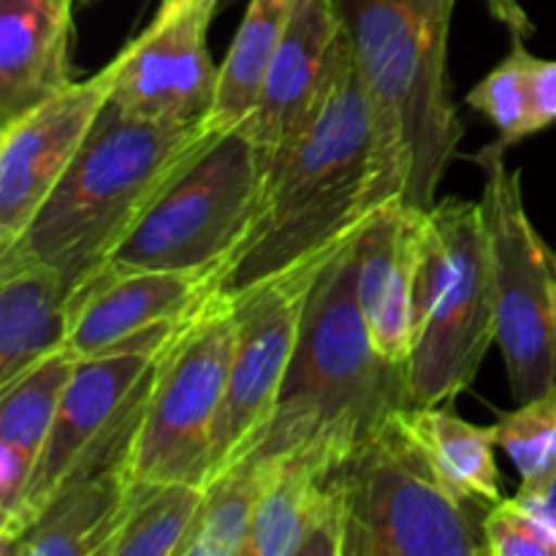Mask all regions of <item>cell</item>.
<instances>
[{
  "label": "cell",
  "instance_id": "cell-1",
  "mask_svg": "<svg viewBox=\"0 0 556 556\" xmlns=\"http://www.w3.org/2000/svg\"><path fill=\"white\" fill-rule=\"evenodd\" d=\"M362 226L337 244L309 291L277 410L253 454H304L340 467L358 443L410 405L405 367L380 356L358 304Z\"/></svg>",
  "mask_w": 556,
  "mask_h": 556
},
{
  "label": "cell",
  "instance_id": "cell-2",
  "mask_svg": "<svg viewBox=\"0 0 556 556\" xmlns=\"http://www.w3.org/2000/svg\"><path fill=\"white\" fill-rule=\"evenodd\" d=\"M456 0H351L353 60L378 139V206L413 210L434 193L462 141L448 85V30Z\"/></svg>",
  "mask_w": 556,
  "mask_h": 556
},
{
  "label": "cell",
  "instance_id": "cell-3",
  "mask_svg": "<svg viewBox=\"0 0 556 556\" xmlns=\"http://www.w3.org/2000/svg\"><path fill=\"white\" fill-rule=\"evenodd\" d=\"M206 119L166 125L106 109L60 182L0 264L52 266L71 293L103 271L152 201L210 144Z\"/></svg>",
  "mask_w": 556,
  "mask_h": 556
},
{
  "label": "cell",
  "instance_id": "cell-4",
  "mask_svg": "<svg viewBox=\"0 0 556 556\" xmlns=\"http://www.w3.org/2000/svg\"><path fill=\"white\" fill-rule=\"evenodd\" d=\"M375 185L372 106L351 54L313 128L271 157L253 226L223 266L217 291H244L351 237L380 210Z\"/></svg>",
  "mask_w": 556,
  "mask_h": 556
},
{
  "label": "cell",
  "instance_id": "cell-5",
  "mask_svg": "<svg viewBox=\"0 0 556 556\" xmlns=\"http://www.w3.org/2000/svg\"><path fill=\"white\" fill-rule=\"evenodd\" d=\"M497 342L492 255L481 201H434L421 220L416 326L405 378L410 405L434 407L470 389Z\"/></svg>",
  "mask_w": 556,
  "mask_h": 556
},
{
  "label": "cell",
  "instance_id": "cell-6",
  "mask_svg": "<svg viewBox=\"0 0 556 556\" xmlns=\"http://www.w3.org/2000/svg\"><path fill=\"white\" fill-rule=\"evenodd\" d=\"M345 556L486 554L476 503L443 481L400 410L337 467Z\"/></svg>",
  "mask_w": 556,
  "mask_h": 556
},
{
  "label": "cell",
  "instance_id": "cell-7",
  "mask_svg": "<svg viewBox=\"0 0 556 556\" xmlns=\"http://www.w3.org/2000/svg\"><path fill=\"white\" fill-rule=\"evenodd\" d=\"M269 157L242 125L220 130L114 250L117 269H220L248 237Z\"/></svg>",
  "mask_w": 556,
  "mask_h": 556
},
{
  "label": "cell",
  "instance_id": "cell-8",
  "mask_svg": "<svg viewBox=\"0 0 556 556\" xmlns=\"http://www.w3.org/2000/svg\"><path fill=\"white\" fill-rule=\"evenodd\" d=\"M237 299L215 291L168 345L128 459L130 478L206 486L228 391Z\"/></svg>",
  "mask_w": 556,
  "mask_h": 556
},
{
  "label": "cell",
  "instance_id": "cell-9",
  "mask_svg": "<svg viewBox=\"0 0 556 556\" xmlns=\"http://www.w3.org/2000/svg\"><path fill=\"white\" fill-rule=\"evenodd\" d=\"M185 320L112 353L76 362L33 476L22 532L71 483L114 467L128 470L157 369Z\"/></svg>",
  "mask_w": 556,
  "mask_h": 556
},
{
  "label": "cell",
  "instance_id": "cell-10",
  "mask_svg": "<svg viewBox=\"0 0 556 556\" xmlns=\"http://www.w3.org/2000/svg\"><path fill=\"white\" fill-rule=\"evenodd\" d=\"M483 168V217L492 255L494 324L510 394L527 402L556 383L554 253L532 226L521 172H510L505 147L492 141L476 155Z\"/></svg>",
  "mask_w": 556,
  "mask_h": 556
},
{
  "label": "cell",
  "instance_id": "cell-11",
  "mask_svg": "<svg viewBox=\"0 0 556 556\" xmlns=\"http://www.w3.org/2000/svg\"><path fill=\"white\" fill-rule=\"evenodd\" d=\"M337 244L233 293L237 342L212 448L210 481L253 454L264 440L296 353L309 291Z\"/></svg>",
  "mask_w": 556,
  "mask_h": 556
},
{
  "label": "cell",
  "instance_id": "cell-12",
  "mask_svg": "<svg viewBox=\"0 0 556 556\" xmlns=\"http://www.w3.org/2000/svg\"><path fill=\"white\" fill-rule=\"evenodd\" d=\"M217 3L220 0H163L152 25L112 60V103L119 112L166 125L210 119L217 68L206 36Z\"/></svg>",
  "mask_w": 556,
  "mask_h": 556
},
{
  "label": "cell",
  "instance_id": "cell-13",
  "mask_svg": "<svg viewBox=\"0 0 556 556\" xmlns=\"http://www.w3.org/2000/svg\"><path fill=\"white\" fill-rule=\"evenodd\" d=\"M114 63L0 125V253L14 248L112 98Z\"/></svg>",
  "mask_w": 556,
  "mask_h": 556
},
{
  "label": "cell",
  "instance_id": "cell-14",
  "mask_svg": "<svg viewBox=\"0 0 556 556\" xmlns=\"http://www.w3.org/2000/svg\"><path fill=\"white\" fill-rule=\"evenodd\" d=\"M351 54V27L337 0H296L258 106L242 123L269 163L313 128Z\"/></svg>",
  "mask_w": 556,
  "mask_h": 556
},
{
  "label": "cell",
  "instance_id": "cell-15",
  "mask_svg": "<svg viewBox=\"0 0 556 556\" xmlns=\"http://www.w3.org/2000/svg\"><path fill=\"white\" fill-rule=\"evenodd\" d=\"M220 288V269H117L106 266L74 293L65 351L76 362L130 345L193 315Z\"/></svg>",
  "mask_w": 556,
  "mask_h": 556
},
{
  "label": "cell",
  "instance_id": "cell-16",
  "mask_svg": "<svg viewBox=\"0 0 556 556\" xmlns=\"http://www.w3.org/2000/svg\"><path fill=\"white\" fill-rule=\"evenodd\" d=\"M424 210L391 201L358 231V304L375 348L407 367L416 326V271Z\"/></svg>",
  "mask_w": 556,
  "mask_h": 556
},
{
  "label": "cell",
  "instance_id": "cell-17",
  "mask_svg": "<svg viewBox=\"0 0 556 556\" xmlns=\"http://www.w3.org/2000/svg\"><path fill=\"white\" fill-rule=\"evenodd\" d=\"M248 556H345V508L337 467L304 454L269 456Z\"/></svg>",
  "mask_w": 556,
  "mask_h": 556
},
{
  "label": "cell",
  "instance_id": "cell-18",
  "mask_svg": "<svg viewBox=\"0 0 556 556\" xmlns=\"http://www.w3.org/2000/svg\"><path fill=\"white\" fill-rule=\"evenodd\" d=\"M74 369L76 358L60 351L0 389V556L22 535L33 476Z\"/></svg>",
  "mask_w": 556,
  "mask_h": 556
},
{
  "label": "cell",
  "instance_id": "cell-19",
  "mask_svg": "<svg viewBox=\"0 0 556 556\" xmlns=\"http://www.w3.org/2000/svg\"><path fill=\"white\" fill-rule=\"evenodd\" d=\"M74 0H0V125L74 81Z\"/></svg>",
  "mask_w": 556,
  "mask_h": 556
},
{
  "label": "cell",
  "instance_id": "cell-20",
  "mask_svg": "<svg viewBox=\"0 0 556 556\" xmlns=\"http://www.w3.org/2000/svg\"><path fill=\"white\" fill-rule=\"evenodd\" d=\"M74 293L43 264H0V389L65 351Z\"/></svg>",
  "mask_w": 556,
  "mask_h": 556
},
{
  "label": "cell",
  "instance_id": "cell-21",
  "mask_svg": "<svg viewBox=\"0 0 556 556\" xmlns=\"http://www.w3.org/2000/svg\"><path fill=\"white\" fill-rule=\"evenodd\" d=\"M125 467L96 472L54 494L5 556H106L130 494Z\"/></svg>",
  "mask_w": 556,
  "mask_h": 556
},
{
  "label": "cell",
  "instance_id": "cell-22",
  "mask_svg": "<svg viewBox=\"0 0 556 556\" xmlns=\"http://www.w3.org/2000/svg\"><path fill=\"white\" fill-rule=\"evenodd\" d=\"M400 418L456 494L486 508L503 500V476L494 459L497 429L465 421L445 405H405Z\"/></svg>",
  "mask_w": 556,
  "mask_h": 556
},
{
  "label": "cell",
  "instance_id": "cell-23",
  "mask_svg": "<svg viewBox=\"0 0 556 556\" xmlns=\"http://www.w3.org/2000/svg\"><path fill=\"white\" fill-rule=\"evenodd\" d=\"M293 9L296 0H250L231 49L217 68V96L210 114L215 128H237L255 112Z\"/></svg>",
  "mask_w": 556,
  "mask_h": 556
},
{
  "label": "cell",
  "instance_id": "cell-24",
  "mask_svg": "<svg viewBox=\"0 0 556 556\" xmlns=\"http://www.w3.org/2000/svg\"><path fill=\"white\" fill-rule=\"evenodd\" d=\"M269 472V456L250 454L212 478L182 556H248L255 510Z\"/></svg>",
  "mask_w": 556,
  "mask_h": 556
},
{
  "label": "cell",
  "instance_id": "cell-25",
  "mask_svg": "<svg viewBox=\"0 0 556 556\" xmlns=\"http://www.w3.org/2000/svg\"><path fill=\"white\" fill-rule=\"evenodd\" d=\"M204 503V486L134 478L123 525L106 556H182Z\"/></svg>",
  "mask_w": 556,
  "mask_h": 556
},
{
  "label": "cell",
  "instance_id": "cell-26",
  "mask_svg": "<svg viewBox=\"0 0 556 556\" xmlns=\"http://www.w3.org/2000/svg\"><path fill=\"white\" fill-rule=\"evenodd\" d=\"M530 58L525 41L514 38L508 58L467 92V103L497 128V141L505 150L535 134L530 106Z\"/></svg>",
  "mask_w": 556,
  "mask_h": 556
},
{
  "label": "cell",
  "instance_id": "cell-27",
  "mask_svg": "<svg viewBox=\"0 0 556 556\" xmlns=\"http://www.w3.org/2000/svg\"><path fill=\"white\" fill-rule=\"evenodd\" d=\"M497 429L500 448L508 454L521 483L535 481L556 462V383L519 407L503 413Z\"/></svg>",
  "mask_w": 556,
  "mask_h": 556
},
{
  "label": "cell",
  "instance_id": "cell-28",
  "mask_svg": "<svg viewBox=\"0 0 556 556\" xmlns=\"http://www.w3.org/2000/svg\"><path fill=\"white\" fill-rule=\"evenodd\" d=\"M483 538L489 556H556V527L516 497L489 505Z\"/></svg>",
  "mask_w": 556,
  "mask_h": 556
},
{
  "label": "cell",
  "instance_id": "cell-29",
  "mask_svg": "<svg viewBox=\"0 0 556 556\" xmlns=\"http://www.w3.org/2000/svg\"><path fill=\"white\" fill-rule=\"evenodd\" d=\"M530 106L535 134L556 123V60L530 58Z\"/></svg>",
  "mask_w": 556,
  "mask_h": 556
},
{
  "label": "cell",
  "instance_id": "cell-30",
  "mask_svg": "<svg viewBox=\"0 0 556 556\" xmlns=\"http://www.w3.org/2000/svg\"><path fill=\"white\" fill-rule=\"evenodd\" d=\"M516 500L556 527V462L541 478L521 483Z\"/></svg>",
  "mask_w": 556,
  "mask_h": 556
},
{
  "label": "cell",
  "instance_id": "cell-31",
  "mask_svg": "<svg viewBox=\"0 0 556 556\" xmlns=\"http://www.w3.org/2000/svg\"><path fill=\"white\" fill-rule=\"evenodd\" d=\"M486 5L494 20L508 27L510 36L521 38V41H527L532 36V22L527 16V11L521 9L519 0H486Z\"/></svg>",
  "mask_w": 556,
  "mask_h": 556
},
{
  "label": "cell",
  "instance_id": "cell-32",
  "mask_svg": "<svg viewBox=\"0 0 556 556\" xmlns=\"http://www.w3.org/2000/svg\"><path fill=\"white\" fill-rule=\"evenodd\" d=\"M554 275H556V255H554Z\"/></svg>",
  "mask_w": 556,
  "mask_h": 556
}]
</instances>
